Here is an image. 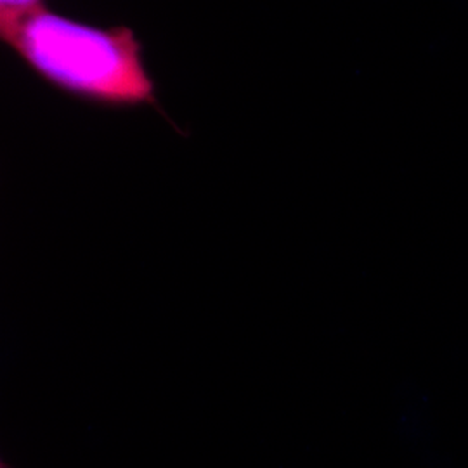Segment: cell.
I'll return each instance as SVG.
<instances>
[{
  "instance_id": "obj_1",
  "label": "cell",
  "mask_w": 468,
  "mask_h": 468,
  "mask_svg": "<svg viewBox=\"0 0 468 468\" xmlns=\"http://www.w3.org/2000/svg\"><path fill=\"white\" fill-rule=\"evenodd\" d=\"M0 38L40 80L75 100L104 108L148 104L160 110L143 46L127 27L98 28L42 4L0 17Z\"/></svg>"
},
{
  "instance_id": "obj_2",
  "label": "cell",
  "mask_w": 468,
  "mask_h": 468,
  "mask_svg": "<svg viewBox=\"0 0 468 468\" xmlns=\"http://www.w3.org/2000/svg\"><path fill=\"white\" fill-rule=\"evenodd\" d=\"M42 4L44 0H0V17L15 16Z\"/></svg>"
},
{
  "instance_id": "obj_3",
  "label": "cell",
  "mask_w": 468,
  "mask_h": 468,
  "mask_svg": "<svg viewBox=\"0 0 468 468\" xmlns=\"http://www.w3.org/2000/svg\"><path fill=\"white\" fill-rule=\"evenodd\" d=\"M4 468H5V467H4Z\"/></svg>"
}]
</instances>
